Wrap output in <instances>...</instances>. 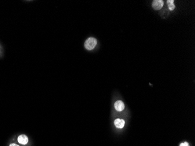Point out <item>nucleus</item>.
<instances>
[{"mask_svg":"<svg viewBox=\"0 0 195 146\" xmlns=\"http://www.w3.org/2000/svg\"><path fill=\"white\" fill-rule=\"evenodd\" d=\"M98 43V41L96 39L93 37H90L88 38L85 43H84V47L87 50H92L95 48L96 44Z\"/></svg>","mask_w":195,"mask_h":146,"instance_id":"obj_1","label":"nucleus"},{"mask_svg":"<svg viewBox=\"0 0 195 146\" xmlns=\"http://www.w3.org/2000/svg\"><path fill=\"white\" fill-rule=\"evenodd\" d=\"M163 6V1L162 0H155L152 2V6L155 10L161 9Z\"/></svg>","mask_w":195,"mask_h":146,"instance_id":"obj_2","label":"nucleus"},{"mask_svg":"<svg viewBox=\"0 0 195 146\" xmlns=\"http://www.w3.org/2000/svg\"><path fill=\"white\" fill-rule=\"evenodd\" d=\"M28 141H29L28 137L25 134H21L19 135V137H18V141L19 143L21 144L25 145L28 142Z\"/></svg>","mask_w":195,"mask_h":146,"instance_id":"obj_3","label":"nucleus"},{"mask_svg":"<svg viewBox=\"0 0 195 146\" xmlns=\"http://www.w3.org/2000/svg\"><path fill=\"white\" fill-rule=\"evenodd\" d=\"M115 109L118 112L122 111L124 108V105L121 100H117L114 103Z\"/></svg>","mask_w":195,"mask_h":146,"instance_id":"obj_4","label":"nucleus"},{"mask_svg":"<svg viewBox=\"0 0 195 146\" xmlns=\"http://www.w3.org/2000/svg\"><path fill=\"white\" fill-rule=\"evenodd\" d=\"M114 124L117 128H121L124 127V126L125 124V121L123 119H116L114 121Z\"/></svg>","mask_w":195,"mask_h":146,"instance_id":"obj_5","label":"nucleus"},{"mask_svg":"<svg viewBox=\"0 0 195 146\" xmlns=\"http://www.w3.org/2000/svg\"><path fill=\"white\" fill-rule=\"evenodd\" d=\"M166 4H167V5L168 6V8H169V11H173L175 9V4H174V1L173 0H168L166 1Z\"/></svg>","mask_w":195,"mask_h":146,"instance_id":"obj_6","label":"nucleus"},{"mask_svg":"<svg viewBox=\"0 0 195 146\" xmlns=\"http://www.w3.org/2000/svg\"><path fill=\"white\" fill-rule=\"evenodd\" d=\"M4 55V49L2 45L0 43V58Z\"/></svg>","mask_w":195,"mask_h":146,"instance_id":"obj_7","label":"nucleus"},{"mask_svg":"<svg viewBox=\"0 0 195 146\" xmlns=\"http://www.w3.org/2000/svg\"><path fill=\"white\" fill-rule=\"evenodd\" d=\"M179 146H189V144L188 142H183V143H181L180 144Z\"/></svg>","mask_w":195,"mask_h":146,"instance_id":"obj_8","label":"nucleus"},{"mask_svg":"<svg viewBox=\"0 0 195 146\" xmlns=\"http://www.w3.org/2000/svg\"><path fill=\"white\" fill-rule=\"evenodd\" d=\"M9 146H19V145H17V144H16L15 143H12V144H11L9 145Z\"/></svg>","mask_w":195,"mask_h":146,"instance_id":"obj_9","label":"nucleus"}]
</instances>
